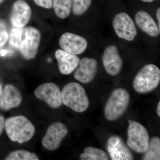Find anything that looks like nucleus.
Instances as JSON below:
<instances>
[{
  "label": "nucleus",
  "mask_w": 160,
  "mask_h": 160,
  "mask_svg": "<svg viewBox=\"0 0 160 160\" xmlns=\"http://www.w3.org/2000/svg\"><path fill=\"white\" fill-rule=\"evenodd\" d=\"M157 112L159 117H160V102L158 104L157 109Z\"/></svg>",
  "instance_id": "obj_28"
},
{
  "label": "nucleus",
  "mask_w": 160,
  "mask_h": 160,
  "mask_svg": "<svg viewBox=\"0 0 160 160\" xmlns=\"http://www.w3.org/2000/svg\"><path fill=\"white\" fill-rule=\"evenodd\" d=\"M106 149L112 160H132L134 157L128 147L119 136L112 135L107 140Z\"/></svg>",
  "instance_id": "obj_11"
},
{
  "label": "nucleus",
  "mask_w": 160,
  "mask_h": 160,
  "mask_svg": "<svg viewBox=\"0 0 160 160\" xmlns=\"http://www.w3.org/2000/svg\"><path fill=\"white\" fill-rule=\"evenodd\" d=\"M142 159L144 160H160V140L155 137L149 140L148 149L145 152Z\"/></svg>",
  "instance_id": "obj_19"
},
{
  "label": "nucleus",
  "mask_w": 160,
  "mask_h": 160,
  "mask_svg": "<svg viewBox=\"0 0 160 160\" xmlns=\"http://www.w3.org/2000/svg\"><path fill=\"white\" fill-rule=\"evenodd\" d=\"M38 6L47 9H51L52 7V0H33Z\"/></svg>",
  "instance_id": "obj_25"
},
{
  "label": "nucleus",
  "mask_w": 160,
  "mask_h": 160,
  "mask_svg": "<svg viewBox=\"0 0 160 160\" xmlns=\"http://www.w3.org/2000/svg\"><path fill=\"white\" fill-rule=\"evenodd\" d=\"M112 27L118 37L132 42L138 35L136 27L129 14L121 12L115 15L112 20Z\"/></svg>",
  "instance_id": "obj_6"
},
{
  "label": "nucleus",
  "mask_w": 160,
  "mask_h": 160,
  "mask_svg": "<svg viewBox=\"0 0 160 160\" xmlns=\"http://www.w3.org/2000/svg\"><path fill=\"white\" fill-rule=\"evenodd\" d=\"M160 70L154 64H147L143 66L133 81V89L139 93H146L153 91L159 85Z\"/></svg>",
  "instance_id": "obj_3"
},
{
  "label": "nucleus",
  "mask_w": 160,
  "mask_h": 160,
  "mask_svg": "<svg viewBox=\"0 0 160 160\" xmlns=\"http://www.w3.org/2000/svg\"><path fill=\"white\" fill-rule=\"evenodd\" d=\"M25 28L14 27L12 29L9 35V44L13 48L19 49L24 38Z\"/></svg>",
  "instance_id": "obj_21"
},
{
  "label": "nucleus",
  "mask_w": 160,
  "mask_h": 160,
  "mask_svg": "<svg viewBox=\"0 0 160 160\" xmlns=\"http://www.w3.org/2000/svg\"><path fill=\"white\" fill-rule=\"evenodd\" d=\"M41 40V32L38 29L32 27L25 28L24 38L19 49L24 58L31 60L36 57Z\"/></svg>",
  "instance_id": "obj_7"
},
{
  "label": "nucleus",
  "mask_w": 160,
  "mask_h": 160,
  "mask_svg": "<svg viewBox=\"0 0 160 160\" xmlns=\"http://www.w3.org/2000/svg\"><path fill=\"white\" fill-rule=\"evenodd\" d=\"M34 95L53 109L59 108L62 104L61 92L55 83H46L40 85L35 90Z\"/></svg>",
  "instance_id": "obj_8"
},
{
  "label": "nucleus",
  "mask_w": 160,
  "mask_h": 160,
  "mask_svg": "<svg viewBox=\"0 0 160 160\" xmlns=\"http://www.w3.org/2000/svg\"><path fill=\"white\" fill-rule=\"evenodd\" d=\"M59 45L64 51L78 55L85 52L88 47V42L85 38L81 36L66 32L60 37Z\"/></svg>",
  "instance_id": "obj_10"
},
{
  "label": "nucleus",
  "mask_w": 160,
  "mask_h": 160,
  "mask_svg": "<svg viewBox=\"0 0 160 160\" xmlns=\"http://www.w3.org/2000/svg\"><path fill=\"white\" fill-rule=\"evenodd\" d=\"M102 61L106 72L112 76L118 75L122 68V59L115 45H109L106 47L103 52Z\"/></svg>",
  "instance_id": "obj_12"
},
{
  "label": "nucleus",
  "mask_w": 160,
  "mask_h": 160,
  "mask_svg": "<svg viewBox=\"0 0 160 160\" xmlns=\"http://www.w3.org/2000/svg\"><path fill=\"white\" fill-rule=\"evenodd\" d=\"M3 1V0H0V3L2 2Z\"/></svg>",
  "instance_id": "obj_31"
},
{
  "label": "nucleus",
  "mask_w": 160,
  "mask_h": 160,
  "mask_svg": "<svg viewBox=\"0 0 160 160\" xmlns=\"http://www.w3.org/2000/svg\"><path fill=\"white\" fill-rule=\"evenodd\" d=\"M5 128L9 138L12 142L19 143L30 141L35 132L34 125L24 116L7 119L5 122Z\"/></svg>",
  "instance_id": "obj_1"
},
{
  "label": "nucleus",
  "mask_w": 160,
  "mask_h": 160,
  "mask_svg": "<svg viewBox=\"0 0 160 160\" xmlns=\"http://www.w3.org/2000/svg\"><path fill=\"white\" fill-rule=\"evenodd\" d=\"M74 74L75 79L84 84L91 82L97 74L98 64L94 58H83L80 60L78 66Z\"/></svg>",
  "instance_id": "obj_13"
},
{
  "label": "nucleus",
  "mask_w": 160,
  "mask_h": 160,
  "mask_svg": "<svg viewBox=\"0 0 160 160\" xmlns=\"http://www.w3.org/2000/svg\"><path fill=\"white\" fill-rule=\"evenodd\" d=\"M82 160H108L107 153L102 149L92 147H86L84 152L80 156Z\"/></svg>",
  "instance_id": "obj_20"
},
{
  "label": "nucleus",
  "mask_w": 160,
  "mask_h": 160,
  "mask_svg": "<svg viewBox=\"0 0 160 160\" xmlns=\"http://www.w3.org/2000/svg\"><path fill=\"white\" fill-rule=\"evenodd\" d=\"M57 60L59 70L62 74L68 75L75 70L78 66L80 58L76 55L70 54L62 49H58L55 52Z\"/></svg>",
  "instance_id": "obj_16"
},
{
  "label": "nucleus",
  "mask_w": 160,
  "mask_h": 160,
  "mask_svg": "<svg viewBox=\"0 0 160 160\" xmlns=\"http://www.w3.org/2000/svg\"><path fill=\"white\" fill-rule=\"evenodd\" d=\"M32 9L28 3L23 0H18L13 4L10 21L13 27L22 28L30 21Z\"/></svg>",
  "instance_id": "obj_14"
},
{
  "label": "nucleus",
  "mask_w": 160,
  "mask_h": 160,
  "mask_svg": "<svg viewBox=\"0 0 160 160\" xmlns=\"http://www.w3.org/2000/svg\"><path fill=\"white\" fill-rule=\"evenodd\" d=\"M130 100V94L126 89L120 88L115 89L105 105V117L109 121L118 119L126 112Z\"/></svg>",
  "instance_id": "obj_4"
},
{
  "label": "nucleus",
  "mask_w": 160,
  "mask_h": 160,
  "mask_svg": "<svg viewBox=\"0 0 160 160\" xmlns=\"http://www.w3.org/2000/svg\"><path fill=\"white\" fill-rule=\"evenodd\" d=\"M61 94L63 104L76 112H84L89 107V101L86 90L78 83L66 84Z\"/></svg>",
  "instance_id": "obj_2"
},
{
  "label": "nucleus",
  "mask_w": 160,
  "mask_h": 160,
  "mask_svg": "<svg viewBox=\"0 0 160 160\" xmlns=\"http://www.w3.org/2000/svg\"><path fill=\"white\" fill-rule=\"evenodd\" d=\"M127 145L133 151L144 153L149 146V137L146 128L136 121L129 119Z\"/></svg>",
  "instance_id": "obj_5"
},
{
  "label": "nucleus",
  "mask_w": 160,
  "mask_h": 160,
  "mask_svg": "<svg viewBox=\"0 0 160 160\" xmlns=\"http://www.w3.org/2000/svg\"><path fill=\"white\" fill-rule=\"evenodd\" d=\"M22 100V94L18 88L13 85H7L1 96L0 106L3 110H10L19 106Z\"/></svg>",
  "instance_id": "obj_17"
},
{
  "label": "nucleus",
  "mask_w": 160,
  "mask_h": 160,
  "mask_svg": "<svg viewBox=\"0 0 160 160\" xmlns=\"http://www.w3.org/2000/svg\"><path fill=\"white\" fill-rule=\"evenodd\" d=\"M5 118L2 116L0 115V136L2 133L5 128Z\"/></svg>",
  "instance_id": "obj_26"
},
{
  "label": "nucleus",
  "mask_w": 160,
  "mask_h": 160,
  "mask_svg": "<svg viewBox=\"0 0 160 160\" xmlns=\"http://www.w3.org/2000/svg\"><path fill=\"white\" fill-rule=\"evenodd\" d=\"M92 0H72V12L75 16L82 15L91 6Z\"/></svg>",
  "instance_id": "obj_23"
},
{
  "label": "nucleus",
  "mask_w": 160,
  "mask_h": 160,
  "mask_svg": "<svg viewBox=\"0 0 160 160\" xmlns=\"http://www.w3.org/2000/svg\"><path fill=\"white\" fill-rule=\"evenodd\" d=\"M142 2H144L146 3H151L154 2L155 0H141Z\"/></svg>",
  "instance_id": "obj_29"
},
{
  "label": "nucleus",
  "mask_w": 160,
  "mask_h": 160,
  "mask_svg": "<svg viewBox=\"0 0 160 160\" xmlns=\"http://www.w3.org/2000/svg\"><path fill=\"white\" fill-rule=\"evenodd\" d=\"M68 134V129L65 124L60 122L53 123L47 129L42 140V144L48 150H56Z\"/></svg>",
  "instance_id": "obj_9"
},
{
  "label": "nucleus",
  "mask_w": 160,
  "mask_h": 160,
  "mask_svg": "<svg viewBox=\"0 0 160 160\" xmlns=\"http://www.w3.org/2000/svg\"><path fill=\"white\" fill-rule=\"evenodd\" d=\"M9 38V33L6 24L0 22V51L6 45Z\"/></svg>",
  "instance_id": "obj_24"
},
{
  "label": "nucleus",
  "mask_w": 160,
  "mask_h": 160,
  "mask_svg": "<svg viewBox=\"0 0 160 160\" xmlns=\"http://www.w3.org/2000/svg\"><path fill=\"white\" fill-rule=\"evenodd\" d=\"M72 0H53L52 7L58 18L64 19L69 17L71 13Z\"/></svg>",
  "instance_id": "obj_18"
},
{
  "label": "nucleus",
  "mask_w": 160,
  "mask_h": 160,
  "mask_svg": "<svg viewBox=\"0 0 160 160\" xmlns=\"http://www.w3.org/2000/svg\"><path fill=\"white\" fill-rule=\"evenodd\" d=\"M135 21L139 28L149 36L156 38L160 34L157 23L147 11H138L135 16Z\"/></svg>",
  "instance_id": "obj_15"
},
{
  "label": "nucleus",
  "mask_w": 160,
  "mask_h": 160,
  "mask_svg": "<svg viewBox=\"0 0 160 160\" xmlns=\"http://www.w3.org/2000/svg\"><path fill=\"white\" fill-rule=\"evenodd\" d=\"M2 85L0 84V100H1V96L2 94Z\"/></svg>",
  "instance_id": "obj_30"
},
{
  "label": "nucleus",
  "mask_w": 160,
  "mask_h": 160,
  "mask_svg": "<svg viewBox=\"0 0 160 160\" xmlns=\"http://www.w3.org/2000/svg\"><path fill=\"white\" fill-rule=\"evenodd\" d=\"M156 18L158 21V26L160 30V8H158L156 11Z\"/></svg>",
  "instance_id": "obj_27"
},
{
  "label": "nucleus",
  "mask_w": 160,
  "mask_h": 160,
  "mask_svg": "<svg viewBox=\"0 0 160 160\" xmlns=\"http://www.w3.org/2000/svg\"><path fill=\"white\" fill-rule=\"evenodd\" d=\"M6 160H38V158L35 153L25 150L12 152L6 157Z\"/></svg>",
  "instance_id": "obj_22"
}]
</instances>
